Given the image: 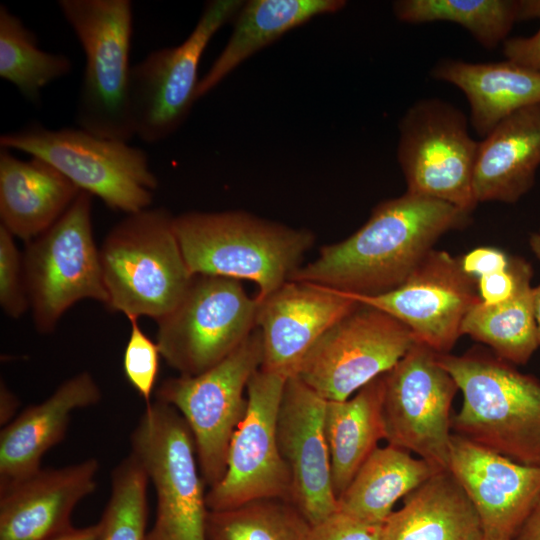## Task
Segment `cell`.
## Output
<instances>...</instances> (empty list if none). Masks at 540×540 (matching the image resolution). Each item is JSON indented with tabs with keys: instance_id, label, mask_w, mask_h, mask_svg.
<instances>
[{
	"instance_id": "42",
	"label": "cell",
	"mask_w": 540,
	"mask_h": 540,
	"mask_svg": "<svg viewBox=\"0 0 540 540\" xmlns=\"http://www.w3.org/2000/svg\"><path fill=\"white\" fill-rule=\"evenodd\" d=\"M48 540H98V525L96 523L86 527L71 526Z\"/></svg>"
},
{
	"instance_id": "36",
	"label": "cell",
	"mask_w": 540,
	"mask_h": 540,
	"mask_svg": "<svg viewBox=\"0 0 540 540\" xmlns=\"http://www.w3.org/2000/svg\"><path fill=\"white\" fill-rule=\"evenodd\" d=\"M531 277V265L523 258L512 256L511 262L506 268L476 280L479 300L485 305L507 302L524 288L531 286Z\"/></svg>"
},
{
	"instance_id": "7",
	"label": "cell",
	"mask_w": 540,
	"mask_h": 540,
	"mask_svg": "<svg viewBox=\"0 0 540 540\" xmlns=\"http://www.w3.org/2000/svg\"><path fill=\"white\" fill-rule=\"evenodd\" d=\"M130 441L131 453L156 492V516L147 540H207L206 485L183 417L166 403L151 402Z\"/></svg>"
},
{
	"instance_id": "5",
	"label": "cell",
	"mask_w": 540,
	"mask_h": 540,
	"mask_svg": "<svg viewBox=\"0 0 540 540\" xmlns=\"http://www.w3.org/2000/svg\"><path fill=\"white\" fill-rule=\"evenodd\" d=\"M58 5L85 56L75 115L78 127L129 142L135 136L130 108L131 1L60 0Z\"/></svg>"
},
{
	"instance_id": "27",
	"label": "cell",
	"mask_w": 540,
	"mask_h": 540,
	"mask_svg": "<svg viewBox=\"0 0 540 540\" xmlns=\"http://www.w3.org/2000/svg\"><path fill=\"white\" fill-rule=\"evenodd\" d=\"M384 377H377L353 397L327 401L325 433L333 491L338 498L359 468L386 438L383 418Z\"/></svg>"
},
{
	"instance_id": "34",
	"label": "cell",
	"mask_w": 540,
	"mask_h": 540,
	"mask_svg": "<svg viewBox=\"0 0 540 540\" xmlns=\"http://www.w3.org/2000/svg\"><path fill=\"white\" fill-rule=\"evenodd\" d=\"M129 322L131 329L123 355V370L130 385L147 405L151 403L162 356L157 342L144 333L138 319L130 318Z\"/></svg>"
},
{
	"instance_id": "35",
	"label": "cell",
	"mask_w": 540,
	"mask_h": 540,
	"mask_svg": "<svg viewBox=\"0 0 540 540\" xmlns=\"http://www.w3.org/2000/svg\"><path fill=\"white\" fill-rule=\"evenodd\" d=\"M0 305L11 318L21 317L30 309L25 283L23 254L15 237L0 225Z\"/></svg>"
},
{
	"instance_id": "39",
	"label": "cell",
	"mask_w": 540,
	"mask_h": 540,
	"mask_svg": "<svg viewBox=\"0 0 540 540\" xmlns=\"http://www.w3.org/2000/svg\"><path fill=\"white\" fill-rule=\"evenodd\" d=\"M503 53L507 60L540 72V28L530 37L506 39Z\"/></svg>"
},
{
	"instance_id": "12",
	"label": "cell",
	"mask_w": 540,
	"mask_h": 540,
	"mask_svg": "<svg viewBox=\"0 0 540 540\" xmlns=\"http://www.w3.org/2000/svg\"><path fill=\"white\" fill-rule=\"evenodd\" d=\"M478 145L458 108L441 99L417 101L399 123L397 159L406 192L470 214L478 203L473 190Z\"/></svg>"
},
{
	"instance_id": "22",
	"label": "cell",
	"mask_w": 540,
	"mask_h": 540,
	"mask_svg": "<svg viewBox=\"0 0 540 540\" xmlns=\"http://www.w3.org/2000/svg\"><path fill=\"white\" fill-rule=\"evenodd\" d=\"M540 165V104L502 120L479 142L473 175L477 202L515 203L534 184Z\"/></svg>"
},
{
	"instance_id": "20",
	"label": "cell",
	"mask_w": 540,
	"mask_h": 540,
	"mask_svg": "<svg viewBox=\"0 0 540 540\" xmlns=\"http://www.w3.org/2000/svg\"><path fill=\"white\" fill-rule=\"evenodd\" d=\"M98 469L95 458L41 468L0 491V540H48L73 526L72 512L96 489Z\"/></svg>"
},
{
	"instance_id": "13",
	"label": "cell",
	"mask_w": 540,
	"mask_h": 540,
	"mask_svg": "<svg viewBox=\"0 0 540 540\" xmlns=\"http://www.w3.org/2000/svg\"><path fill=\"white\" fill-rule=\"evenodd\" d=\"M241 0H213L179 45L150 52L132 66L130 108L135 136L157 143L172 135L196 100L201 57L214 35L242 7Z\"/></svg>"
},
{
	"instance_id": "24",
	"label": "cell",
	"mask_w": 540,
	"mask_h": 540,
	"mask_svg": "<svg viewBox=\"0 0 540 540\" xmlns=\"http://www.w3.org/2000/svg\"><path fill=\"white\" fill-rule=\"evenodd\" d=\"M381 540H485L480 517L450 471H439L404 497L381 525Z\"/></svg>"
},
{
	"instance_id": "6",
	"label": "cell",
	"mask_w": 540,
	"mask_h": 540,
	"mask_svg": "<svg viewBox=\"0 0 540 540\" xmlns=\"http://www.w3.org/2000/svg\"><path fill=\"white\" fill-rule=\"evenodd\" d=\"M0 148L47 162L80 191L127 215L150 208L158 187L144 150L79 127L48 129L39 123L29 124L3 133Z\"/></svg>"
},
{
	"instance_id": "19",
	"label": "cell",
	"mask_w": 540,
	"mask_h": 540,
	"mask_svg": "<svg viewBox=\"0 0 540 540\" xmlns=\"http://www.w3.org/2000/svg\"><path fill=\"white\" fill-rule=\"evenodd\" d=\"M346 293L309 282L287 281L258 301L261 369L293 375L312 345L358 306Z\"/></svg>"
},
{
	"instance_id": "33",
	"label": "cell",
	"mask_w": 540,
	"mask_h": 540,
	"mask_svg": "<svg viewBox=\"0 0 540 540\" xmlns=\"http://www.w3.org/2000/svg\"><path fill=\"white\" fill-rule=\"evenodd\" d=\"M148 476L134 454L111 473V495L98 525V540H147Z\"/></svg>"
},
{
	"instance_id": "2",
	"label": "cell",
	"mask_w": 540,
	"mask_h": 540,
	"mask_svg": "<svg viewBox=\"0 0 540 540\" xmlns=\"http://www.w3.org/2000/svg\"><path fill=\"white\" fill-rule=\"evenodd\" d=\"M174 231L195 275L249 280L256 300L274 292L301 267L315 235L241 210L189 211L174 216Z\"/></svg>"
},
{
	"instance_id": "41",
	"label": "cell",
	"mask_w": 540,
	"mask_h": 540,
	"mask_svg": "<svg viewBox=\"0 0 540 540\" xmlns=\"http://www.w3.org/2000/svg\"><path fill=\"white\" fill-rule=\"evenodd\" d=\"M514 540H540V499Z\"/></svg>"
},
{
	"instance_id": "23",
	"label": "cell",
	"mask_w": 540,
	"mask_h": 540,
	"mask_svg": "<svg viewBox=\"0 0 540 540\" xmlns=\"http://www.w3.org/2000/svg\"><path fill=\"white\" fill-rule=\"evenodd\" d=\"M81 191L47 162L0 148V219L25 243L50 228Z\"/></svg>"
},
{
	"instance_id": "31",
	"label": "cell",
	"mask_w": 540,
	"mask_h": 540,
	"mask_svg": "<svg viewBox=\"0 0 540 540\" xmlns=\"http://www.w3.org/2000/svg\"><path fill=\"white\" fill-rule=\"evenodd\" d=\"M63 54L41 50L36 36L5 5H0V77L14 85L29 102L40 101L41 91L71 72Z\"/></svg>"
},
{
	"instance_id": "18",
	"label": "cell",
	"mask_w": 540,
	"mask_h": 540,
	"mask_svg": "<svg viewBox=\"0 0 540 540\" xmlns=\"http://www.w3.org/2000/svg\"><path fill=\"white\" fill-rule=\"evenodd\" d=\"M448 470L473 503L485 540H514L540 499V467L517 463L455 433Z\"/></svg>"
},
{
	"instance_id": "32",
	"label": "cell",
	"mask_w": 540,
	"mask_h": 540,
	"mask_svg": "<svg viewBox=\"0 0 540 540\" xmlns=\"http://www.w3.org/2000/svg\"><path fill=\"white\" fill-rule=\"evenodd\" d=\"M311 524L288 500L264 498L210 511L207 540H307Z\"/></svg>"
},
{
	"instance_id": "11",
	"label": "cell",
	"mask_w": 540,
	"mask_h": 540,
	"mask_svg": "<svg viewBox=\"0 0 540 540\" xmlns=\"http://www.w3.org/2000/svg\"><path fill=\"white\" fill-rule=\"evenodd\" d=\"M415 343L402 322L359 302L312 345L293 375L326 401H343L391 370Z\"/></svg>"
},
{
	"instance_id": "1",
	"label": "cell",
	"mask_w": 540,
	"mask_h": 540,
	"mask_svg": "<svg viewBox=\"0 0 540 540\" xmlns=\"http://www.w3.org/2000/svg\"><path fill=\"white\" fill-rule=\"evenodd\" d=\"M469 215L450 203L406 192L375 206L361 228L321 247L318 257L288 281L348 295L386 293L407 279L443 234L463 227Z\"/></svg>"
},
{
	"instance_id": "14",
	"label": "cell",
	"mask_w": 540,
	"mask_h": 540,
	"mask_svg": "<svg viewBox=\"0 0 540 540\" xmlns=\"http://www.w3.org/2000/svg\"><path fill=\"white\" fill-rule=\"evenodd\" d=\"M383 377L385 440L449 471L451 408L459 389L438 353L416 342Z\"/></svg>"
},
{
	"instance_id": "38",
	"label": "cell",
	"mask_w": 540,
	"mask_h": 540,
	"mask_svg": "<svg viewBox=\"0 0 540 540\" xmlns=\"http://www.w3.org/2000/svg\"><path fill=\"white\" fill-rule=\"evenodd\" d=\"M512 256L504 251L490 246H480L472 249L458 258L462 270L475 281L494 271L506 268Z\"/></svg>"
},
{
	"instance_id": "16",
	"label": "cell",
	"mask_w": 540,
	"mask_h": 540,
	"mask_svg": "<svg viewBox=\"0 0 540 540\" xmlns=\"http://www.w3.org/2000/svg\"><path fill=\"white\" fill-rule=\"evenodd\" d=\"M407 326L421 343L447 354L461 336L462 323L478 302L476 281L458 258L432 249L397 288L375 296L349 295Z\"/></svg>"
},
{
	"instance_id": "21",
	"label": "cell",
	"mask_w": 540,
	"mask_h": 540,
	"mask_svg": "<svg viewBox=\"0 0 540 540\" xmlns=\"http://www.w3.org/2000/svg\"><path fill=\"white\" fill-rule=\"evenodd\" d=\"M101 399L99 385L83 371L5 425L0 432V491L41 469L44 454L63 440L72 412L97 405Z\"/></svg>"
},
{
	"instance_id": "8",
	"label": "cell",
	"mask_w": 540,
	"mask_h": 540,
	"mask_svg": "<svg viewBox=\"0 0 540 540\" xmlns=\"http://www.w3.org/2000/svg\"><path fill=\"white\" fill-rule=\"evenodd\" d=\"M262 360V338L256 327L212 368L196 376L168 378L156 389V400L174 407L190 429L208 488L225 473L231 439L247 410V385Z\"/></svg>"
},
{
	"instance_id": "29",
	"label": "cell",
	"mask_w": 540,
	"mask_h": 540,
	"mask_svg": "<svg viewBox=\"0 0 540 540\" xmlns=\"http://www.w3.org/2000/svg\"><path fill=\"white\" fill-rule=\"evenodd\" d=\"M392 7L406 23H457L485 48L504 42L514 23L526 20L524 0H398Z\"/></svg>"
},
{
	"instance_id": "3",
	"label": "cell",
	"mask_w": 540,
	"mask_h": 540,
	"mask_svg": "<svg viewBox=\"0 0 540 540\" xmlns=\"http://www.w3.org/2000/svg\"><path fill=\"white\" fill-rule=\"evenodd\" d=\"M463 401L452 430L517 463L540 467V381L479 350L438 354Z\"/></svg>"
},
{
	"instance_id": "4",
	"label": "cell",
	"mask_w": 540,
	"mask_h": 540,
	"mask_svg": "<svg viewBox=\"0 0 540 540\" xmlns=\"http://www.w3.org/2000/svg\"><path fill=\"white\" fill-rule=\"evenodd\" d=\"M165 208L128 214L106 235L99 248L106 307L128 319L158 321L184 296L190 272Z\"/></svg>"
},
{
	"instance_id": "10",
	"label": "cell",
	"mask_w": 540,
	"mask_h": 540,
	"mask_svg": "<svg viewBox=\"0 0 540 540\" xmlns=\"http://www.w3.org/2000/svg\"><path fill=\"white\" fill-rule=\"evenodd\" d=\"M257 311L241 281L195 275L176 307L156 321L161 356L180 375H199L256 329Z\"/></svg>"
},
{
	"instance_id": "17",
	"label": "cell",
	"mask_w": 540,
	"mask_h": 540,
	"mask_svg": "<svg viewBox=\"0 0 540 540\" xmlns=\"http://www.w3.org/2000/svg\"><path fill=\"white\" fill-rule=\"evenodd\" d=\"M326 404L297 376L287 377L277 415V442L291 477L290 502L311 526L338 509L325 433Z\"/></svg>"
},
{
	"instance_id": "40",
	"label": "cell",
	"mask_w": 540,
	"mask_h": 540,
	"mask_svg": "<svg viewBox=\"0 0 540 540\" xmlns=\"http://www.w3.org/2000/svg\"><path fill=\"white\" fill-rule=\"evenodd\" d=\"M19 400L16 395L1 381L0 383V424L5 426L10 423L15 416Z\"/></svg>"
},
{
	"instance_id": "30",
	"label": "cell",
	"mask_w": 540,
	"mask_h": 540,
	"mask_svg": "<svg viewBox=\"0 0 540 540\" xmlns=\"http://www.w3.org/2000/svg\"><path fill=\"white\" fill-rule=\"evenodd\" d=\"M461 335L488 345L498 358L510 364H526L540 345L532 287L504 303L485 305L478 301L467 313Z\"/></svg>"
},
{
	"instance_id": "15",
	"label": "cell",
	"mask_w": 540,
	"mask_h": 540,
	"mask_svg": "<svg viewBox=\"0 0 540 540\" xmlns=\"http://www.w3.org/2000/svg\"><path fill=\"white\" fill-rule=\"evenodd\" d=\"M287 376L259 368L247 385V410L230 442L226 470L206 492L210 511L279 498L290 501L291 477L276 433L279 404Z\"/></svg>"
},
{
	"instance_id": "37",
	"label": "cell",
	"mask_w": 540,
	"mask_h": 540,
	"mask_svg": "<svg viewBox=\"0 0 540 540\" xmlns=\"http://www.w3.org/2000/svg\"><path fill=\"white\" fill-rule=\"evenodd\" d=\"M307 540H381V525L365 523L336 511L312 525Z\"/></svg>"
},
{
	"instance_id": "43",
	"label": "cell",
	"mask_w": 540,
	"mask_h": 540,
	"mask_svg": "<svg viewBox=\"0 0 540 540\" xmlns=\"http://www.w3.org/2000/svg\"><path fill=\"white\" fill-rule=\"evenodd\" d=\"M529 244L533 253L540 260V228L538 232L531 235ZM532 302L540 344V284L537 287H532Z\"/></svg>"
},
{
	"instance_id": "9",
	"label": "cell",
	"mask_w": 540,
	"mask_h": 540,
	"mask_svg": "<svg viewBox=\"0 0 540 540\" xmlns=\"http://www.w3.org/2000/svg\"><path fill=\"white\" fill-rule=\"evenodd\" d=\"M92 197L81 191L59 220L26 242L22 253L25 283L40 333L53 332L63 314L83 299L107 304L93 235Z\"/></svg>"
},
{
	"instance_id": "28",
	"label": "cell",
	"mask_w": 540,
	"mask_h": 540,
	"mask_svg": "<svg viewBox=\"0 0 540 540\" xmlns=\"http://www.w3.org/2000/svg\"><path fill=\"white\" fill-rule=\"evenodd\" d=\"M437 471L410 452L387 445L376 448L337 498V511L369 524L382 525L404 498Z\"/></svg>"
},
{
	"instance_id": "25",
	"label": "cell",
	"mask_w": 540,
	"mask_h": 540,
	"mask_svg": "<svg viewBox=\"0 0 540 540\" xmlns=\"http://www.w3.org/2000/svg\"><path fill=\"white\" fill-rule=\"evenodd\" d=\"M432 77L464 92L471 124L483 138L512 113L540 104V72L510 60L467 63L443 59L433 67Z\"/></svg>"
},
{
	"instance_id": "26",
	"label": "cell",
	"mask_w": 540,
	"mask_h": 540,
	"mask_svg": "<svg viewBox=\"0 0 540 540\" xmlns=\"http://www.w3.org/2000/svg\"><path fill=\"white\" fill-rule=\"evenodd\" d=\"M343 0H250L234 20L232 34L207 73L200 79L196 100L205 96L241 63L288 31L311 19L335 13Z\"/></svg>"
}]
</instances>
